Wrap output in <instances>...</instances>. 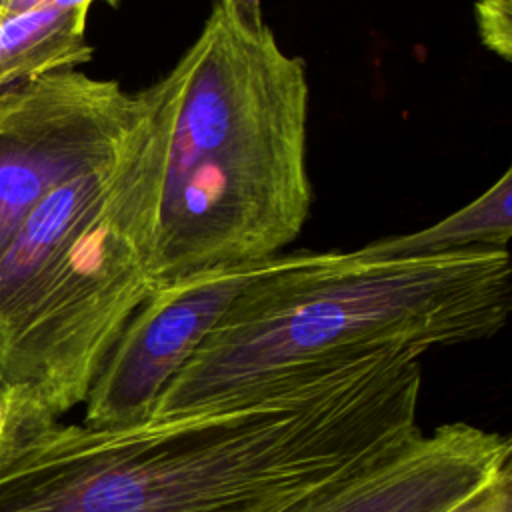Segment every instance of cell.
<instances>
[{"mask_svg":"<svg viewBox=\"0 0 512 512\" xmlns=\"http://www.w3.org/2000/svg\"><path fill=\"white\" fill-rule=\"evenodd\" d=\"M184 70L138 90L118 152L54 188L0 256V382L58 420L86 400L154 274L162 174Z\"/></svg>","mask_w":512,"mask_h":512,"instance_id":"cell-1","label":"cell"},{"mask_svg":"<svg viewBox=\"0 0 512 512\" xmlns=\"http://www.w3.org/2000/svg\"><path fill=\"white\" fill-rule=\"evenodd\" d=\"M178 62L184 84L160 188L158 284L280 256L312 208L306 62L268 26L248 32L216 2Z\"/></svg>","mask_w":512,"mask_h":512,"instance_id":"cell-2","label":"cell"},{"mask_svg":"<svg viewBox=\"0 0 512 512\" xmlns=\"http://www.w3.org/2000/svg\"><path fill=\"white\" fill-rule=\"evenodd\" d=\"M510 306L508 248L280 254L236 296L152 416L200 410L332 356L484 340L504 328Z\"/></svg>","mask_w":512,"mask_h":512,"instance_id":"cell-3","label":"cell"},{"mask_svg":"<svg viewBox=\"0 0 512 512\" xmlns=\"http://www.w3.org/2000/svg\"><path fill=\"white\" fill-rule=\"evenodd\" d=\"M138 104V92L78 70L0 88V256L54 188L118 152Z\"/></svg>","mask_w":512,"mask_h":512,"instance_id":"cell-4","label":"cell"},{"mask_svg":"<svg viewBox=\"0 0 512 512\" xmlns=\"http://www.w3.org/2000/svg\"><path fill=\"white\" fill-rule=\"evenodd\" d=\"M276 258V256H274ZM160 284L128 320L86 396L84 422L118 428L152 418L160 394L272 260Z\"/></svg>","mask_w":512,"mask_h":512,"instance_id":"cell-5","label":"cell"},{"mask_svg":"<svg viewBox=\"0 0 512 512\" xmlns=\"http://www.w3.org/2000/svg\"><path fill=\"white\" fill-rule=\"evenodd\" d=\"M510 438L440 424L360 470L304 512H450L510 466Z\"/></svg>","mask_w":512,"mask_h":512,"instance_id":"cell-6","label":"cell"},{"mask_svg":"<svg viewBox=\"0 0 512 512\" xmlns=\"http://www.w3.org/2000/svg\"><path fill=\"white\" fill-rule=\"evenodd\" d=\"M88 8L2 12L0 16V88L34 80L92 60L86 40Z\"/></svg>","mask_w":512,"mask_h":512,"instance_id":"cell-7","label":"cell"},{"mask_svg":"<svg viewBox=\"0 0 512 512\" xmlns=\"http://www.w3.org/2000/svg\"><path fill=\"white\" fill-rule=\"evenodd\" d=\"M512 236V168L480 196L418 232L372 240L354 252L368 258H406L508 248Z\"/></svg>","mask_w":512,"mask_h":512,"instance_id":"cell-8","label":"cell"},{"mask_svg":"<svg viewBox=\"0 0 512 512\" xmlns=\"http://www.w3.org/2000/svg\"><path fill=\"white\" fill-rule=\"evenodd\" d=\"M52 422L56 420L26 402L14 388L0 382V462Z\"/></svg>","mask_w":512,"mask_h":512,"instance_id":"cell-9","label":"cell"},{"mask_svg":"<svg viewBox=\"0 0 512 512\" xmlns=\"http://www.w3.org/2000/svg\"><path fill=\"white\" fill-rule=\"evenodd\" d=\"M474 22L482 46L504 62H510L512 0H474Z\"/></svg>","mask_w":512,"mask_h":512,"instance_id":"cell-10","label":"cell"},{"mask_svg":"<svg viewBox=\"0 0 512 512\" xmlns=\"http://www.w3.org/2000/svg\"><path fill=\"white\" fill-rule=\"evenodd\" d=\"M450 512H512V464Z\"/></svg>","mask_w":512,"mask_h":512,"instance_id":"cell-11","label":"cell"},{"mask_svg":"<svg viewBox=\"0 0 512 512\" xmlns=\"http://www.w3.org/2000/svg\"><path fill=\"white\" fill-rule=\"evenodd\" d=\"M216 4L244 30L262 32L266 28L262 0H216Z\"/></svg>","mask_w":512,"mask_h":512,"instance_id":"cell-12","label":"cell"},{"mask_svg":"<svg viewBox=\"0 0 512 512\" xmlns=\"http://www.w3.org/2000/svg\"><path fill=\"white\" fill-rule=\"evenodd\" d=\"M94 2L118 6L120 0H0L2 12H28V10H70V8H92Z\"/></svg>","mask_w":512,"mask_h":512,"instance_id":"cell-13","label":"cell"},{"mask_svg":"<svg viewBox=\"0 0 512 512\" xmlns=\"http://www.w3.org/2000/svg\"><path fill=\"white\" fill-rule=\"evenodd\" d=\"M0 16H2V10H0Z\"/></svg>","mask_w":512,"mask_h":512,"instance_id":"cell-14","label":"cell"}]
</instances>
